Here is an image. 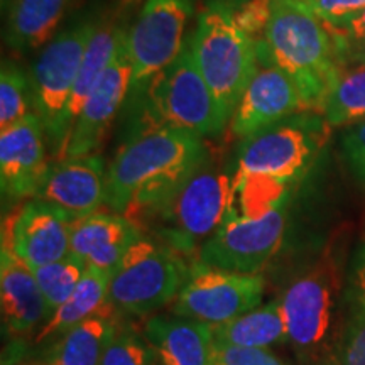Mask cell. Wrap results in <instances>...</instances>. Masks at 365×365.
<instances>
[{"label":"cell","instance_id":"obj_1","mask_svg":"<svg viewBox=\"0 0 365 365\" xmlns=\"http://www.w3.org/2000/svg\"><path fill=\"white\" fill-rule=\"evenodd\" d=\"M203 139L171 125L140 129L108 166L105 205L135 222L150 218L208 158Z\"/></svg>","mask_w":365,"mask_h":365},{"label":"cell","instance_id":"obj_2","mask_svg":"<svg viewBox=\"0 0 365 365\" xmlns=\"http://www.w3.org/2000/svg\"><path fill=\"white\" fill-rule=\"evenodd\" d=\"M257 53L294 81L308 110H322L344 71L328 27L303 0H271L266 36Z\"/></svg>","mask_w":365,"mask_h":365},{"label":"cell","instance_id":"obj_3","mask_svg":"<svg viewBox=\"0 0 365 365\" xmlns=\"http://www.w3.org/2000/svg\"><path fill=\"white\" fill-rule=\"evenodd\" d=\"M330 129L322 112L307 110L242 139L237 154L235 190L264 182L272 193H286V186L303 176L318 158Z\"/></svg>","mask_w":365,"mask_h":365},{"label":"cell","instance_id":"obj_4","mask_svg":"<svg viewBox=\"0 0 365 365\" xmlns=\"http://www.w3.org/2000/svg\"><path fill=\"white\" fill-rule=\"evenodd\" d=\"M208 158L150 217L163 244L180 257H198L202 245L235 210V173L210 164Z\"/></svg>","mask_w":365,"mask_h":365},{"label":"cell","instance_id":"obj_5","mask_svg":"<svg viewBox=\"0 0 365 365\" xmlns=\"http://www.w3.org/2000/svg\"><path fill=\"white\" fill-rule=\"evenodd\" d=\"M191 44L203 78L222 112L232 120L242 95L257 70V43L237 24L230 4L213 0L200 14Z\"/></svg>","mask_w":365,"mask_h":365},{"label":"cell","instance_id":"obj_6","mask_svg":"<svg viewBox=\"0 0 365 365\" xmlns=\"http://www.w3.org/2000/svg\"><path fill=\"white\" fill-rule=\"evenodd\" d=\"M144 93H148L145 115L149 117L144 127L171 125L207 137L218 135L230 124L200 71L191 38L185 41L180 56L159 73Z\"/></svg>","mask_w":365,"mask_h":365},{"label":"cell","instance_id":"obj_7","mask_svg":"<svg viewBox=\"0 0 365 365\" xmlns=\"http://www.w3.org/2000/svg\"><path fill=\"white\" fill-rule=\"evenodd\" d=\"M186 269L163 242L140 237L113 271L108 301L118 312L148 317L176 298Z\"/></svg>","mask_w":365,"mask_h":365},{"label":"cell","instance_id":"obj_8","mask_svg":"<svg viewBox=\"0 0 365 365\" xmlns=\"http://www.w3.org/2000/svg\"><path fill=\"white\" fill-rule=\"evenodd\" d=\"M98 22L86 19L54 36L36 58L31 71L34 112L44 125L53 153L61 154V124L73 86Z\"/></svg>","mask_w":365,"mask_h":365},{"label":"cell","instance_id":"obj_9","mask_svg":"<svg viewBox=\"0 0 365 365\" xmlns=\"http://www.w3.org/2000/svg\"><path fill=\"white\" fill-rule=\"evenodd\" d=\"M287 202L286 193L259 212L240 215L234 210L202 245L196 261L223 271L259 274L284 239Z\"/></svg>","mask_w":365,"mask_h":365},{"label":"cell","instance_id":"obj_10","mask_svg":"<svg viewBox=\"0 0 365 365\" xmlns=\"http://www.w3.org/2000/svg\"><path fill=\"white\" fill-rule=\"evenodd\" d=\"M339 276L331 259L291 282L279 298L287 328V339L303 359H319L333 339Z\"/></svg>","mask_w":365,"mask_h":365},{"label":"cell","instance_id":"obj_11","mask_svg":"<svg viewBox=\"0 0 365 365\" xmlns=\"http://www.w3.org/2000/svg\"><path fill=\"white\" fill-rule=\"evenodd\" d=\"M264 277L240 274L195 261L173 304V314L220 327L262 304Z\"/></svg>","mask_w":365,"mask_h":365},{"label":"cell","instance_id":"obj_12","mask_svg":"<svg viewBox=\"0 0 365 365\" xmlns=\"http://www.w3.org/2000/svg\"><path fill=\"white\" fill-rule=\"evenodd\" d=\"M195 0H145L127 33L132 61L130 95L148 90L159 73L180 56Z\"/></svg>","mask_w":365,"mask_h":365},{"label":"cell","instance_id":"obj_13","mask_svg":"<svg viewBox=\"0 0 365 365\" xmlns=\"http://www.w3.org/2000/svg\"><path fill=\"white\" fill-rule=\"evenodd\" d=\"M132 61L127 31L118 41L110 61L98 83L81 108L75 125L68 135L61 158H80L95 154L108 127L130 93ZM59 158V159H61Z\"/></svg>","mask_w":365,"mask_h":365},{"label":"cell","instance_id":"obj_14","mask_svg":"<svg viewBox=\"0 0 365 365\" xmlns=\"http://www.w3.org/2000/svg\"><path fill=\"white\" fill-rule=\"evenodd\" d=\"M71 223L58 208L31 198L7 217L2 242L34 271L70 254Z\"/></svg>","mask_w":365,"mask_h":365},{"label":"cell","instance_id":"obj_15","mask_svg":"<svg viewBox=\"0 0 365 365\" xmlns=\"http://www.w3.org/2000/svg\"><path fill=\"white\" fill-rule=\"evenodd\" d=\"M257 56V70L230 120L232 134L242 139L282 118L308 110L294 81L259 53Z\"/></svg>","mask_w":365,"mask_h":365},{"label":"cell","instance_id":"obj_16","mask_svg":"<svg viewBox=\"0 0 365 365\" xmlns=\"http://www.w3.org/2000/svg\"><path fill=\"white\" fill-rule=\"evenodd\" d=\"M105 180L107 171L100 154L61 158L49 164L36 198L76 222L98 212L105 203Z\"/></svg>","mask_w":365,"mask_h":365},{"label":"cell","instance_id":"obj_17","mask_svg":"<svg viewBox=\"0 0 365 365\" xmlns=\"http://www.w3.org/2000/svg\"><path fill=\"white\" fill-rule=\"evenodd\" d=\"M49 163L46 132L39 115L31 112L0 134V185L4 198H36Z\"/></svg>","mask_w":365,"mask_h":365},{"label":"cell","instance_id":"obj_18","mask_svg":"<svg viewBox=\"0 0 365 365\" xmlns=\"http://www.w3.org/2000/svg\"><path fill=\"white\" fill-rule=\"evenodd\" d=\"M143 228L120 213L95 212L71 223L70 252L83 259L86 266L112 272L137 240Z\"/></svg>","mask_w":365,"mask_h":365},{"label":"cell","instance_id":"obj_19","mask_svg":"<svg viewBox=\"0 0 365 365\" xmlns=\"http://www.w3.org/2000/svg\"><path fill=\"white\" fill-rule=\"evenodd\" d=\"M0 294L2 318L11 336H24L49 318V309L41 293L33 269L2 242L0 252Z\"/></svg>","mask_w":365,"mask_h":365},{"label":"cell","instance_id":"obj_20","mask_svg":"<svg viewBox=\"0 0 365 365\" xmlns=\"http://www.w3.org/2000/svg\"><path fill=\"white\" fill-rule=\"evenodd\" d=\"M144 336L159 365H213L212 327L185 317H150Z\"/></svg>","mask_w":365,"mask_h":365},{"label":"cell","instance_id":"obj_21","mask_svg":"<svg viewBox=\"0 0 365 365\" xmlns=\"http://www.w3.org/2000/svg\"><path fill=\"white\" fill-rule=\"evenodd\" d=\"M75 0H9L6 43L14 51H31L54 38L59 22Z\"/></svg>","mask_w":365,"mask_h":365},{"label":"cell","instance_id":"obj_22","mask_svg":"<svg viewBox=\"0 0 365 365\" xmlns=\"http://www.w3.org/2000/svg\"><path fill=\"white\" fill-rule=\"evenodd\" d=\"M118 330L113 307H107L63 333L49 354L48 365H100Z\"/></svg>","mask_w":365,"mask_h":365},{"label":"cell","instance_id":"obj_23","mask_svg":"<svg viewBox=\"0 0 365 365\" xmlns=\"http://www.w3.org/2000/svg\"><path fill=\"white\" fill-rule=\"evenodd\" d=\"M110 279L112 272L98 271L93 267L86 269L70 298L58 309H54L51 317L43 323L36 340L43 341L53 336H61L73 327L80 325L81 322L110 307V301H108Z\"/></svg>","mask_w":365,"mask_h":365},{"label":"cell","instance_id":"obj_24","mask_svg":"<svg viewBox=\"0 0 365 365\" xmlns=\"http://www.w3.org/2000/svg\"><path fill=\"white\" fill-rule=\"evenodd\" d=\"M125 33L124 27H117L113 24H98L95 31L93 38H91L88 48H86L83 63H81L78 76H76L75 86H73L70 102H68L65 117H63L61 124V154L65 149L68 135L75 125L76 118H78L81 108L93 91L95 85L98 83L100 76L103 75L105 68L110 61L113 51H115L118 41L122 34ZM59 154V158H61ZM58 158V159H59Z\"/></svg>","mask_w":365,"mask_h":365},{"label":"cell","instance_id":"obj_25","mask_svg":"<svg viewBox=\"0 0 365 365\" xmlns=\"http://www.w3.org/2000/svg\"><path fill=\"white\" fill-rule=\"evenodd\" d=\"M212 331L213 340L249 349H269L289 340L279 299L259 304L225 325L213 327Z\"/></svg>","mask_w":365,"mask_h":365},{"label":"cell","instance_id":"obj_26","mask_svg":"<svg viewBox=\"0 0 365 365\" xmlns=\"http://www.w3.org/2000/svg\"><path fill=\"white\" fill-rule=\"evenodd\" d=\"M319 112L331 127H345L365 118V66L341 71Z\"/></svg>","mask_w":365,"mask_h":365},{"label":"cell","instance_id":"obj_27","mask_svg":"<svg viewBox=\"0 0 365 365\" xmlns=\"http://www.w3.org/2000/svg\"><path fill=\"white\" fill-rule=\"evenodd\" d=\"M86 269L88 266L83 259L71 252L59 261L34 269L33 272L48 304L49 317L73 294Z\"/></svg>","mask_w":365,"mask_h":365},{"label":"cell","instance_id":"obj_28","mask_svg":"<svg viewBox=\"0 0 365 365\" xmlns=\"http://www.w3.org/2000/svg\"><path fill=\"white\" fill-rule=\"evenodd\" d=\"M34 107L31 80L16 63L4 61L0 71V129H7L29 115Z\"/></svg>","mask_w":365,"mask_h":365},{"label":"cell","instance_id":"obj_29","mask_svg":"<svg viewBox=\"0 0 365 365\" xmlns=\"http://www.w3.org/2000/svg\"><path fill=\"white\" fill-rule=\"evenodd\" d=\"M154 359L145 336H140L132 328H118L100 365H153Z\"/></svg>","mask_w":365,"mask_h":365},{"label":"cell","instance_id":"obj_30","mask_svg":"<svg viewBox=\"0 0 365 365\" xmlns=\"http://www.w3.org/2000/svg\"><path fill=\"white\" fill-rule=\"evenodd\" d=\"M333 364L365 365V308L359 303L336 340Z\"/></svg>","mask_w":365,"mask_h":365},{"label":"cell","instance_id":"obj_31","mask_svg":"<svg viewBox=\"0 0 365 365\" xmlns=\"http://www.w3.org/2000/svg\"><path fill=\"white\" fill-rule=\"evenodd\" d=\"M213 365H284L269 349H249L213 340Z\"/></svg>","mask_w":365,"mask_h":365},{"label":"cell","instance_id":"obj_32","mask_svg":"<svg viewBox=\"0 0 365 365\" xmlns=\"http://www.w3.org/2000/svg\"><path fill=\"white\" fill-rule=\"evenodd\" d=\"M328 29H339L365 9V0H304Z\"/></svg>","mask_w":365,"mask_h":365},{"label":"cell","instance_id":"obj_33","mask_svg":"<svg viewBox=\"0 0 365 365\" xmlns=\"http://www.w3.org/2000/svg\"><path fill=\"white\" fill-rule=\"evenodd\" d=\"M269 16H271V0H247L240 7H234V17L237 24L255 43L264 41Z\"/></svg>","mask_w":365,"mask_h":365},{"label":"cell","instance_id":"obj_34","mask_svg":"<svg viewBox=\"0 0 365 365\" xmlns=\"http://www.w3.org/2000/svg\"><path fill=\"white\" fill-rule=\"evenodd\" d=\"M341 65L365 66V39L333 38Z\"/></svg>","mask_w":365,"mask_h":365},{"label":"cell","instance_id":"obj_35","mask_svg":"<svg viewBox=\"0 0 365 365\" xmlns=\"http://www.w3.org/2000/svg\"><path fill=\"white\" fill-rule=\"evenodd\" d=\"M333 38L345 39H365V9H362L357 16H354L349 22L339 29H328Z\"/></svg>","mask_w":365,"mask_h":365},{"label":"cell","instance_id":"obj_36","mask_svg":"<svg viewBox=\"0 0 365 365\" xmlns=\"http://www.w3.org/2000/svg\"><path fill=\"white\" fill-rule=\"evenodd\" d=\"M354 291H355V299H357V303L362 308H365V252L360 255L357 266H355Z\"/></svg>","mask_w":365,"mask_h":365},{"label":"cell","instance_id":"obj_37","mask_svg":"<svg viewBox=\"0 0 365 365\" xmlns=\"http://www.w3.org/2000/svg\"><path fill=\"white\" fill-rule=\"evenodd\" d=\"M349 166H350V170L354 171V175L357 176V180L362 182V185H365V154L362 158L349 163Z\"/></svg>","mask_w":365,"mask_h":365},{"label":"cell","instance_id":"obj_38","mask_svg":"<svg viewBox=\"0 0 365 365\" xmlns=\"http://www.w3.org/2000/svg\"><path fill=\"white\" fill-rule=\"evenodd\" d=\"M7 2H9V0H2V9H6V6H7Z\"/></svg>","mask_w":365,"mask_h":365},{"label":"cell","instance_id":"obj_39","mask_svg":"<svg viewBox=\"0 0 365 365\" xmlns=\"http://www.w3.org/2000/svg\"><path fill=\"white\" fill-rule=\"evenodd\" d=\"M303 2H304V0H303Z\"/></svg>","mask_w":365,"mask_h":365}]
</instances>
